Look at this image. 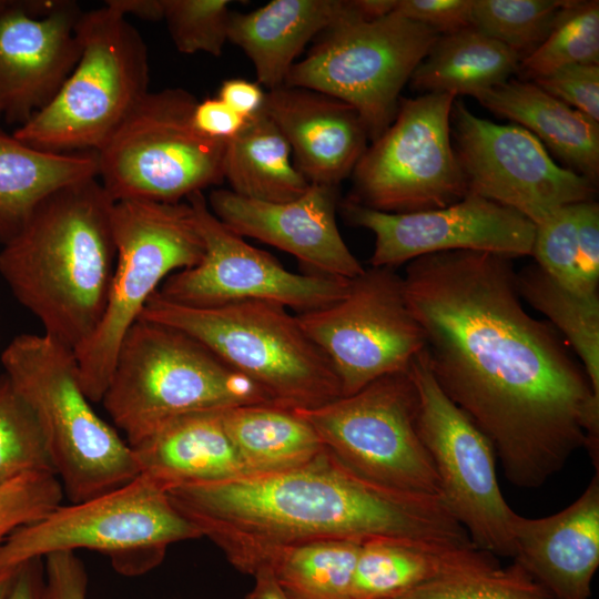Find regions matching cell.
Listing matches in <instances>:
<instances>
[{
	"instance_id": "obj_43",
	"label": "cell",
	"mask_w": 599,
	"mask_h": 599,
	"mask_svg": "<svg viewBox=\"0 0 599 599\" xmlns=\"http://www.w3.org/2000/svg\"><path fill=\"white\" fill-rule=\"evenodd\" d=\"M192 122L202 134L227 141L242 130L246 119L219 98H207L197 101L192 113Z\"/></svg>"
},
{
	"instance_id": "obj_15",
	"label": "cell",
	"mask_w": 599,
	"mask_h": 599,
	"mask_svg": "<svg viewBox=\"0 0 599 599\" xmlns=\"http://www.w3.org/2000/svg\"><path fill=\"white\" fill-rule=\"evenodd\" d=\"M409 372L418 393L416 428L433 461L440 498L477 548L512 558L515 511L499 488L493 444L440 389L426 348Z\"/></svg>"
},
{
	"instance_id": "obj_37",
	"label": "cell",
	"mask_w": 599,
	"mask_h": 599,
	"mask_svg": "<svg viewBox=\"0 0 599 599\" xmlns=\"http://www.w3.org/2000/svg\"><path fill=\"white\" fill-rule=\"evenodd\" d=\"M392 599H554L520 565L498 560L429 581Z\"/></svg>"
},
{
	"instance_id": "obj_18",
	"label": "cell",
	"mask_w": 599,
	"mask_h": 599,
	"mask_svg": "<svg viewBox=\"0 0 599 599\" xmlns=\"http://www.w3.org/2000/svg\"><path fill=\"white\" fill-rule=\"evenodd\" d=\"M345 219L375 235L373 267H392L424 255L487 252L509 258L531 255L536 225L518 212L467 194L448 206L412 213H386L346 199Z\"/></svg>"
},
{
	"instance_id": "obj_39",
	"label": "cell",
	"mask_w": 599,
	"mask_h": 599,
	"mask_svg": "<svg viewBox=\"0 0 599 599\" xmlns=\"http://www.w3.org/2000/svg\"><path fill=\"white\" fill-rule=\"evenodd\" d=\"M62 485L54 474L21 476L0 487V545L16 529L29 525L61 505Z\"/></svg>"
},
{
	"instance_id": "obj_19",
	"label": "cell",
	"mask_w": 599,
	"mask_h": 599,
	"mask_svg": "<svg viewBox=\"0 0 599 599\" xmlns=\"http://www.w3.org/2000/svg\"><path fill=\"white\" fill-rule=\"evenodd\" d=\"M81 9L69 0H0V123H27L81 55Z\"/></svg>"
},
{
	"instance_id": "obj_38",
	"label": "cell",
	"mask_w": 599,
	"mask_h": 599,
	"mask_svg": "<svg viewBox=\"0 0 599 599\" xmlns=\"http://www.w3.org/2000/svg\"><path fill=\"white\" fill-rule=\"evenodd\" d=\"M163 20L177 51L220 57L227 41V0H162Z\"/></svg>"
},
{
	"instance_id": "obj_1",
	"label": "cell",
	"mask_w": 599,
	"mask_h": 599,
	"mask_svg": "<svg viewBox=\"0 0 599 599\" xmlns=\"http://www.w3.org/2000/svg\"><path fill=\"white\" fill-rule=\"evenodd\" d=\"M509 257L476 251L408 262V306L444 394L487 436L505 478L541 487L586 448L599 466V396L559 333L524 307Z\"/></svg>"
},
{
	"instance_id": "obj_17",
	"label": "cell",
	"mask_w": 599,
	"mask_h": 599,
	"mask_svg": "<svg viewBox=\"0 0 599 599\" xmlns=\"http://www.w3.org/2000/svg\"><path fill=\"white\" fill-rule=\"evenodd\" d=\"M185 200L203 240L204 255L196 265L170 275L158 290L162 297L194 307L270 301L304 313L347 293L352 280L291 272L270 253L247 244L212 213L203 192Z\"/></svg>"
},
{
	"instance_id": "obj_5",
	"label": "cell",
	"mask_w": 599,
	"mask_h": 599,
	"mask_svg": "<svg viewBox=\"0 0 599 599\" xmlns=\"http://www.w3.org/2000/svg\"><path fill=\"white\" fill-rule=\"evenodd\" d=\"M101 403L130 447L185 414L272 404L193 337L142 318L122 339Z\"/></svg>"
},
{
	"instance_id": "obj_13",
	"label": "cell",
	"mask_w": 599,
	"mask_h": 599,
	"mask_svg": "<svg viewBox=\"0 0 599 599\" xmlns=\"http://www.w3.org/2000/svg\"><path fill=\"white\" fill-rule=\"evenodd\" d=\"M455 97L424 93L400 99L389 126L367 146L347 197L386 213L448 206L468 194L451 140Z\"/></svg>"
},
{
	"instance_id": "obj_34",
	"label": "cell",
	"mask_w": 599,
	"mask_h": 599,
	"mask_svg": "<svg viewBox=\"0 0 599 599\" xmlns=\"http://www.w3.org/2000/svg\"><path fill=\"white\" fill-rule=\"evenodd\" d=\"M599 64V2L570 0L547 39L519 62L521 80L532 81L569 64Z\"/></svg>"
},
{
	"instance_id": "obj_16",
	"label": "cell",
	"mask_w": 599,
	"mask_h": 599,
	"mask_svg": "<svg viewBox=\"0 0 599 599\" xmlns=\"http://www.w3.org/2000/svg\"><path fill=\"white\" fill-rule=\"evenodd\" d=\"M451 140L468 194L507 206L535 225L558 209L595 200L597 187L557 164L518 124H498L454 102Z\"/></svg>"
},
{
	"instance_id": "obj_40",
	"label": "cell",
	"mask_w": 599,
	"mask_h": 599,
	"mask_svg": "<svg viewBox=\"0 0 599 599\" xmlns=\"http://www.w3.org/2000/svg\"><path fill=\"white\" fill-rule=\"evenodd\" d=\"M550 95L599 122V64H569L532 80Z\"/></svg>"
},
{
	"instance_id": "obj_25",
	"label": "cell",
	"mask_w": 599,
	"mask_h": 599,
	"mask_svg": "<svg viewBox=\"0 0 599 599\" xmlns=\"http://www.w3.org/2000/svg\"><path fill=\"white\" fill-rule=\"evenodd\" d=\"M476 100L534 134L565 167L597 184L599 122L547 93L532 81L509 79Z\"/></svg>"
},
{
	"instance_id": "obj_47",
	"label": "cell",
	"mask_w": 599,
	"mask_h": 599,
	"mask_svg": "<svg viewBox=\"0 0 599 599\" xmlns=\"http://www.w3.org/2000/svg\"><path fill=\"white\" fill-rule=\"evenodd\" d=\"M253 577L255 578L254 586L245 599H290L270 568H260Z\"/></svg>"
},
{
	"instance_id": "obj_36",
	"label": "cell",
	"mask_w": 599,
	"mask_h": 599,
	"mask_svg": "<svg viewBox=\"0 0 599 599\" xmlns=\"http://www.w3.org/2000/svg\"><path fill=\"white\" fill-rule=\"evenodd\" d=\"M55 474L43 430L29 405L0 377V487L28 474Z\"/></svg>"
},
{
	"instance_id": "obj_23",
	"label": "cell",
	"mask_w": 599,
	"mask_h": 599,
	"mask_svg": "<svg viewBox=\"0 0 599 599\" xmlns=\"http://www.w3.org/2000/svg\"><path fill=\"white\" fill-rule=\"evenodd\" d=\"M139 475L166 490L248 475L222 420V410L179 416L131 446Z\"/></svg>"
},
{
	"instance_id": "obj_7",
	"label": "cell",
	"mask_w": 599,
	"mask_h": 599,
	"mask_svg": "<svg viewBox=\"0 0 599 599\" xmlns=\"http://www.w3.org/2000/svg\"><path fill=\"white\" fill-rule=\"evenodd\" d=\"M80 59L55 97L13 135L53 153L98 152L149 92L150 63L140 32L103 7L81 13Z\"/></svg>"
},
{
	"instance_id": "obj_22",
	"label": "cell",
	"mask_w": 599,
	"mask_h": 599,
	"mask_svg": "<svg viewBox=\"0 0 599 599\" xmlns=\"http://www.w3.org/2000/svg\"><path fill=\"white\" fill-rule=\"evenodd\" d=\"M263 110L285 136L295 166L309 184L337 187L367 148L357 111L328 94L282 85L268 90Z\"/></svg>"
},
{
	"instance_id": "obj_45",
	"label": "cell",
	"mask_w": 599,
	"mask_h": 599,
	"mask_svg": "<svg viewBox=\"0 0 599 599\" xmlns=\"http://www.w3.org/2000/svg\"><path fill=\"white\" fill-rule=\"evenodd\" d=\"M43 585V559L27 560L14 569L6 599H41Z\"/></svg>"
},
{
	"instance_id": "obj_4",
	"label": "cell",
	"mask_w": 599,
	"mask_h": 599,
	"mask_svg": "<svg viewBox=\"0 0 599 599\" xmlns=\"http://www.w3.org/2000/svg\"><path fill=\"white\" fill-rule=\"evenodd\" d=\"M12 388L34 413L70 502L139 476L130 445L92 408L71 348L47 334H19L0 357Z\"/></svg>"
},
{
	"instance_id": "obj_14",
	"label": "cell",
	"mask_w": 599,
	"mask_h": 599,
	"mask_svg": "<svg viewBox=\"0 0 599 599\" xmlns=\"http://www.w3.org/2000/svg\"><path fill=\"white\" fill-rule=\"evenodd\" d=\"M328 359L342 396L390 374L407 372L426 348L403 276L392 267H370L351 281L347 293L324 307L296 315Z\"/></svg>"
},
{
	"instance_id": "obj_3",
	"label": "cell",
	"mask_w": 599,
	"mask_h": 599,
	"mask_svg": "<svg viewBox=\"0 0 599 599\" xmlns=\"http://www.w3.org/2000/svg\"><path fill=\"white\" fill-rule=\"evenodd\" d=\"M114 201L98 177L42 200L0 250V276L43 333L75 351L97 329L113 277Z\"/></svg>"
},
{
	"instance_id": "obj_41",
	"label": "cell",
	"mask_w": 599,
	"mask_h": 599,
	"mask_svg": "<svg viewBox=\"0 0 599 599\" xmlns=\"http://www.w3.org/2000/svg\"><path fill=\"white\" fill-rule=\"evenodd\" d=\"M471 10L473 0H396L393 12L445 35L473 27Z\"/></svg>"
},
{
	"instance_id": "obj_10",
	"label": "cell",
	"mask_w": 599,
	"mask_h": 599,
	"mask_svg": "<svg viewBox=\"0 0 599 599\" xmlns=\"http://www.w3.org/2000/svg\"><path fill=\"white\" fill-rule=\"evenodd\" d=\"M181 88L149 91L98 151V180L114 201L182 202L224 181L226 141L199 132Z\"/></svg>"
},
{
	"instance_id": "obj_29",
	"label": "cell",
	"mask_w": 599,
	"mask_h": 599,
	"mask_svg": "<svg viewBox=\"0 0 599 599\" xmlns=\"http://www.w3.org/2000/svg\"><path fill=\"white\" fill-rule=\"evenodd\" d=\"M291 146L262 109L226 141L223 176L235 194L282 203L300 197L308 181L291 161Z\"/></svg>"
},
{
	"instance_id": "obj_27",
	"label": "cell",
	"mask_w": 599,
	"mask_h": 599,
	"mask_svg": "<svg viewBox=\"0 0 599 599\" xmlns=\"http://www.w3.org/2000/svg\"><path fill=\"white\" fill-rule=\"evenodd\" d=\"M92 177H98L95 152L38 150L0 126V243L17 234L48 195Z\"/></svg>"
},
{
	"instance_id": "obj_20",
	"label": "cell",
	"mask_w": 599,
	"mask_h": 599,
	"mask_svg": "<svg viewBox=\"0 0 599 599\" xmlns=\"http://www.w3.org/2000/svg\"><path fill=\"white\" fill-rule=\"evenodd\" d=\"M206 201L212 213L233 232L287 252L309 271L306 273L353 280L365 270L338 230L337 187L309 184L300 197L282 203L216 189Z\"/></svg>"
},
{
	"instance_id": "obj_33",
	"label": "cell",
	"mask_w": 599,
	"mask_h": 599,
	"mask_svg": "<svg viewBox=\"0 0 599 599\" xmlns=\"http://www.w3.org/2000/svg\"><path fill=\"white\" fill-rule=\"evenodd\" d=\"M531 255L567 288L598 293L599 236L593 227L579 222L578 203L558 209L536 225Z\"/></svg>"
},
{
	"instance_id": "obj_6",
	"label": "cell",
	"mask_w": 599,
	"mask_h": 599,
	"mask_svg": "<svg viewBox=\"0 0 599 599\" xmlns=\"http://www.w3.org/2000/svg\"><path fill=\"white\" fill-rule=\"evenodd\" d=\"M140 318L193 337L257 385L274 405L309 409L342 396L328 359L296 315L278 303L251 300L194 307L156 291Z\"/></svg>"
},
{
	"instance_id": "obj_48",
	"label": "cell",
	"mask_w": 599,
	"mask_h": 599,
	"mask_svg": "<svg viewBox=\"0 0 599 599\" xmlns=\"http://www.w3.org/2000/svg\"><path fill=\"white\" fill-rule=\"evenodd\" d=\"M13 571L0 573V599H6L7 597Z\"/></svg>"
},
{
	"instance_id": "obj_30",
	"label": "cell",
	"mask_w": 599,
	"mask_h": 599,
	"mask_svg": "<svg viewBox=\"0 0 599 599\" xmlns=\"http://www.w3.org/2000/svg\"><path fill=\"white\" fill-rule=\"evenodd\" d=\"M520 58L511 49L469 27L439 35L410 77L425 93L479 97L517 72Z\"/></svg>"
},
{
	"instance_id": "obj_9",
	"label": "cell",
	"mask_w": 599,
	"mask_h": 599,
	"mask_svg": "<svg viewBox=\"0 0 599 599\" xmlns=\"http://www.w3.org/2000/svg\"><path fill=\"white\" fill-rule=\"evenodd\" d=\"M200 537L167 494L139 475L100 496L61 504L16 529L0 545V573L50 554L89 549L109 555L119 572L135 576L155 567L167 546Z\"/></svg>"
},
{
	"instance_id": "obj_26",
	"label": "cell",
	"mask_w": 599,
	"mask_h": 599,
	"mask_svg": "<svg viewBox=\"0 0 599 599\" xmlns=\"http://www.w3.org/2000/svg\"><path fill=\"white\" fill-rule=\"evenodd\" d=\"M473 542L441 544L378 539L362 545L353 599H392L450 573L495 561Z\"/></svg>"
},
{
	"instance_id": "obj_42",
	"label": "cell",
	"mask_w": 599,
	"mask_h": 599,
	"mask_svg": "<svg viewBox=\"0 0 599 599\" xmlns=\"http://www.w3.org/2000/svg\"><path fill=\"white\" fill-rule=\"evenodd\" d=\"M41 599H87L88 576L73 551L45 556Z\"/></svg>"
},
{
	"instance_id": "obj_11",
	"label": "cell",
	"mask_w": 599,
	"mask_h": 599,
	"mask_svg": "<svg viewBox=\"0 0 599 599\" xmlns=\"http://www.w3.org/2000/svg\"><path fill=\"white\" fill-rule=\"evenodd\" d=\"M284 82L352 105L370 141L393 122L404 85L439 34L394 12L363 20L353 14L325 29Z\"/></svg>"
},
{
	"instance_id": "obj_35",
	"label": "cell",
	"mask_w": 599,
	"mask_h": 599,
	"mask_svg": "<svg viewBox=\"0 0 599 599\" xmlns=\"http://www.w3.org/2000/svg\"><path fill=\"white\" fill-rule=\"evenodd\" d=\"M570 0H473L471 24L501 42L520 61L547 39Z\"/></svg>"
},
{
	"instance_id": "obj_28",
	"label": "cell",
	"mask_w": 599,
	"mask_h": 599,
	"mask_svg": "<svg viewBox=\"0 0 599 599\" xmlns=\"http://www.w3.org/2000/svg\"><path fill=\"white\" fill-rule=\"evenodd\" d=\"M222 420L248 475L302 467L325 450L314 428L294 409L243 405L222 410Z\"/></svg>"
},
{
	"instance_id": "obj_21",
	"label": "cell",
	"mask_w": 599,
	"mask_h": 599,
	"mask_svg": "<svg viewBox=\"0 0 599 599\" xmlns=\"http://www.w3.org/2000/svg\"><path fill=\"white\" fill-rule=\"evenodd\" d=\"M514 561L554 599H589L599 566V469L581 495L542 518L510 520Z\"/></svg>"
},
{
	"instance_id": "obj_2",
	"label": "cell",
	"mask_w": 599,
	"mask_h": 599,
	"mask_svg": "<svg viewBox=\"0 0 599 599\" xmlns=\"http://www.w3.org/2000/svg\"><path fill=\"white\" fill-rule=\"evenodd\" d=\"M166 494L202 537L252 576L276 550L316 541L470 542L439 496L379 486L326 449L291 470L183 485Z\"/></svg>"
},
{
	"instance_id": "obj_46",
	"label": "cell",
	"mask_w": 599,
	"mask_h": 599,
	"mask_svg": "<svg viewBox=\"0 0 599 599\" xmlns=\"http://www.w3.org/2000/svg\"><path fill=\"white\" fill-rule=\"evenodd\" d=\"M105 4L112 7L124 17L135 16L143 20H163L162 0H109Z\"/></svg>"
},
{
	"instance_id": "obj_31",
	"label": "cell",
	"mask_w": 599,
	"mask_h": 599,
	"mask_svg": "<svg viewBox=\"0 0 599 599\" xmlns=\"http://www.w3.org/2000/svg\"><path fill=\"white\" fill-rule=\"evenodd\" d=\"M522 301L548 318L581 361L599 396V295L580 294L561 285L536 263L516 273Z\"/></svg>"
},
{
	"instance_id": "obj_12",
	"label": "cell",
	"mask_w": 599,
	"mask_h": 599,
	"mask_svg": "<svg viewBox=\"0 0 599 599\" xmlns=\"http://www.w3.org/2000/svg\"><path fill=\"white\" fill-rule=\"evenodd\" d=\"M417 408L408 369L318 407L294 410L325 449L361 477L389 489L440 497L433 461L417 433Z\"/></svg>"
},
{
	"instance_id": "obj_24",
	"label": "cell",
	"mask_w": 599,
	"mask_h": 599,
	"mask_svg": "<svg viewBox=\"0 0 599 599\" xmlns=\"http://www.w3.org/2000/svg\"><path fill=\"white\" fill-rule=\"evenodd\" d=\"M353 14V0H273L250 12L231 11L227 41L248 57L257 83L273 90L284 85L311 40Z\"/></svg>"
},
{
	"instance_id": "obj_32",
	"label": "cell",
	"mask_w": 599,
	"mask_h": 599,
	"mask_svg": "<svg viewBox=\"0 0 599 599\" xmlns=\"http://www.w3.org/2000/svg\"><path fill=\"white\" fill-rule=\"evenodd\" d=\"M362 545L327 540L285 547L270 555L261 568L272 570L290 599H353Z\"/></svg>"
},
{
	"instance_id": "obj_8",
	"label": "cell",
	"mask_w": 599,
	"mask_h": 599,
	"mask_svg": "<svg viewBox=\"0 0 599 599\" xmlns=\"http://www.w3.org/2000/svg\"><path fill=\"white\" fill-rule=\"evenodd\" d=\"M111 225L116 258L106 306L97 329L73 351L82 389L94 403L101 402L122 339L149 298L170 275L204 255L186 201H116Z\"/></svg>"
},
{
	"instance_id": "obj_44",
	"label": "cell",
	"mask_w": 599,
	"mask_h": 599,
	"mask_svg": "<svg viewBox=\"0 0 599 599\" xmlns=\"http://www.w3.org/2000/svg\"><path fill=\"white\" fill-rule=\"evenodd\" d=\"M265 95L257 82L229 79L221 84L217 98L247 120L263 109Z\"/></svg>"
}]
</instances>
